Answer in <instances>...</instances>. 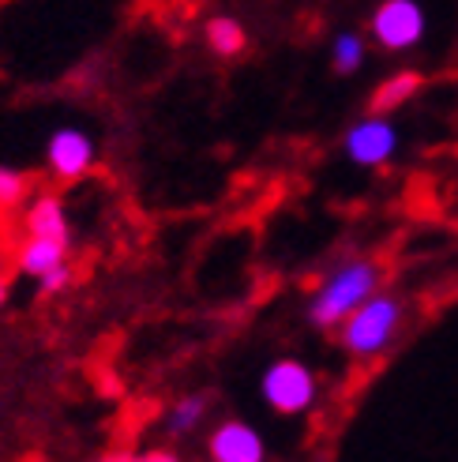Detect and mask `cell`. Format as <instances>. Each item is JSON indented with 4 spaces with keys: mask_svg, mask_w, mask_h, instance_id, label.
I'll list each match as a JSON object with an SVG mask.
<instances>
[{
    "mask_svg": "<svg viewBox=\"0 0 458 462\" xmlns=\"http://www.w3.org/2000/svg\"><path fill=\"white\" fill-rule=\"evenodd\" d=\"M23 234L27 237H53V241L72 245V226H68L64 199L53 196V192H41L38 199H31L27 215H23Z\"/></svg>",
    "mask_w": 458,
    "mask_h": 462,
    "instance_id": "obj_8",
    "label": "cell"
},
{
    "mask_svg": "<svg viewBox=\"0 0 458 462\" xmlns=\"http://www.w3.org/2000/svg\"><path fill=\"white\" fill-rule=\"evenodd\" d=\"M260 391H263V402L274 413H286V418H293V413H305L316 402L319 383H316L312 368L305 361L279 357V361L267 365V373L260 380Z\"/></svg>",
    "mask_w": 458,
    "mask_h": 462,
    "instance_id": "obj_3",
    "label": "cell"
},
{
    "mask_svg": "<svg viewBox=\"0 0 458 462\" xmlns=\"http://www.w3.org/2000/svg\"><path fill=\"white\" fill-rule=\"evenodd\" d=\"M402 319H406L402 297H395V293H372L369 301H364L338 328V342H342V350L361 357V361L364 357H376V354H383L387 346L395 342Z\"/></svg>",
    "mask_w": 458,
    "mask_h": 462,
    "instance_id": "obj_2",
    "label": "cell"
},
{
    "mask_svg": "<svg viewBox=\"0 0 458 462\" xmlns=\"http://www.w3.org/2000/svg\"><path fill=\"white\" fill-rule=\"evenodd\" d=\"M203 34H207V45H211L218 57H237V53H244V45H248V31L241 27L234 15H215V19H207Z\"/></svg>",
    "mask_w": 458,
    "mask_h": 462,
    "instance_id": "obj_11",
    "label": "cell"
},
{
    "mask_svg": "<svg viewBox=\"0 0 458 462\" xmlns=\"http://www.w3.org/2000/svg\"><path fill=\"white\" fill-rule=\"evenodd\" d=\"M102 462H180V458L173 451L154 448V451H109Z\"/></svg>",
    "mask_w": 458,
    "mask_h": 462,
    "instance_id": "obj_15",
    "label": "cell"
},
{
    "mask_svg": "<svg viewBox=\"0 0 458 462\" xmlns=\"http://www.w3.org/2000/svg\"><path fill=\"white\" fill-rule=\"evenodd\" d=\"M68 282H72V271H68V263H60V267H53L50 274H41L38 279V286H41V293H60Z\"/></svg>",
    "mask_w": 458,
    "mask_h": 462,
    "instance_id": "obj_16",
    "label": "cell"
},
{
    "mask_svg": "<svg viewBox=\"0 0 458 462\" xmlns=\"http://www.w3.org/2000/svg\"><path fill=\"white\" fill-rule=\"evenodd\" d=\"M364 38L361 34H353V31H342L338 38H334V45H331V64H334V72H342V76H350V72H357V68L364 64Z\"/></svg>",
    "mask_w": 458,
    "mask_h": 462,
    "instance_id": "obj_13",
    "label": "cell"
},
{
    "mask_svg": "<svg viewBox=\"0 0 458 462\" xmlns=\"http://www.w3.org/2000/svg\"><path fill=\"white\" fill-rule=\"evenodd\" d=\"M95 140L79 128H57L45 143V166L57 180H79L95 166Z\"/></svg>",
    "mask_w": 458,
    "mask_h": 462,
    "instance_id": "obj_6",
    "label": "cell"
},
{
    "mask_svg": "<svg viewBox=\"0 0 458 462\" xmlns=\"http://www.w3.org/2000/svg\"><path fill=\"white\" fill-rule=\"evenodd\" d=\"M421 90V76L417 72H395L391 79H383L372 95V113H395L398 106H406Z\"/></svg>",
    "mask_w": 458,
    "mask_h": 462,
    "instance_id": "obj_10",
    "label": "cell"
},
{
    "mask_svg": "<svg viewBox=\"0 0 458 462\" xmlns=\"http://www.w3.org/2000/svg\"><path fill=\"white\" fill-rule=\"evenodd\" d=\"M425 8L417 0H383L372 12V38L387 53H406L425 38Z\"/></svg>",
    "mask_w": 458,
    "mask_h": 462,
    "instance_id": "obj_4",
    "label": "cell"
},
{
    "mask_svg": "<svg viewBox=\"0 0 458 462\" xmlns=\"http://www.w3.org/2000/svg\"><path fill=\"white\" fill-rule=\"evenodd\" d=\"M342 151H346L350 162L357 166H383V162H391V154L398 151V128L383 117V113H369L364 121H357L346 140H342Z\"/></svg>",
    "mask_w": 458,
    "mask_h": 462,
    "instance_id": "obj_5",
    "label": "cell"
},
{
    "mask_svg": "<svg viewBox=\"0 0 458 462\" xmlns=\"http://www.w3.org/2000/svg\"><path fill=\"white\" fill-rule=\"evenodd\" d=\"M19 271L27 279H41L53 267L68 263V241H53V237H23L19 245Z\"/></svg>",
    "mask_w": 458,
    "mask_h": 462,
    "instance_id": "obj_9",
    "label": "cell"
},
{
    "mask_svg": "<svg viewBox=\"0 0 458 462\" xmlns=\"http://www.w3.org/2000/svg\"><path fill=\"white\" fill-rule=\"evenodd\" d=\"M31 192V180L23 177L19 170L12 166H0V211H12V207H19L23 199H27Z\"/></svg>",
    "mask_w": 458,
    "mask_h": 462,
    "instance_id": "obj_14",
    "label": "cell"
},
{
    "mask_svg": "<svg viewBox=\"0 0 458 462\" xmlns=\"http://www.w3.org/2000/svg\"><path fill=\"white\" fill-rule=\"evenodd\" d=\"M5 301H8V274L0 271V305H5Z\"/></svg>",
    "mask_w": 458,
    "mask_h": 462,
    "instance_id": "obj_17",
    "label": "cell"
},
{
    "mask_svg": "<svg viewBox=\"0 0 458 462\" xmlns=\"http://www.w3.org/2000/svg\"><path fill=\"white\" fill-rule=\"evenodd\" d=\"M372 293H380V263L372 260H346L342 267H334L324 286L312 293L308 301V319L316 328H342Z\"/></svg>",
    "mask_w": 458,
    "mask_h": 462,
    "instance_id": "obj_1",
    "label": "cell"
},
{
    "mask_svg": "<svg viewBox=\"0 0 458 462\" xmlns=\"http://www.w3.org/2000/svg\"><path fill=\"white\" fill-rule=\"evenodd\" d=\"M207 395H185L180 402H173V410L166 413V432L169 436H188L203 425V418H207Z\"/></svg>",
    "mask_w": 458,
    "mask_h": 462,
    "instance_id": "obj_12",
    "label": "cell"
},
{
    "mask_svg": "<svg viewBox=\"0 0 458 462\" xmlns=\"http://www.w3.org/2000/svg\"><path fill=\"white\" fill-rule=\"evenodd\" d=\"M211 462H267L263 436L248 421H222L207 436Z\"/></svg>",
    "mask_w": 458,
    "mask_h": 462,
    "instance_id": "obj_7",
    "label": "cell"
}]
</instances>
